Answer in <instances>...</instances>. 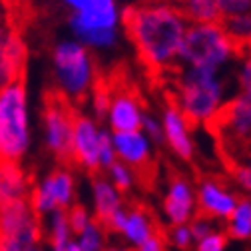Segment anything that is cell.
<instances>
[{
  "label": "cell",
  "mask_w": 251,
  "mask_h": 251,
  "mask_svg": "<svg viewBox=\"0 0 251 251\" xmlns=\"http://www.w3.org/2000/svg\"><path fill=\"white\" fill-rule=\"evenodd\" d=\"M237 86H239V92L247 94L251 96V44L243 46L241 54H239V60H237Z\"/></svg>",
  "instance_id": "obj_28"
},
{
  "label": "cell",
  "mask_w": 251,
  "mask_h": 251,
  "mask_svg": "<svg viewBox=\"0 0 251 251\" xmlns=\"http://www.w3.org/2000/svg\"><path fill=\"white\" fill-rule=\"evenodd\" d=\"M168 247L174 251H194L196 237L192 233L190 224H181V226H168L164 233Z\"/></svg>",
  "instance_id": "obj_25"
},
{
  "label": "cell",
  "mask_w": 251,
  "mask_h": 251,
  "mask_svg": "<svg viewBox=\"0 0 251 251\" xmlns=\"http://www.w3.org/2000/svg\"><path fill=\"white\" fill-rule=\"evenodd\" d=\"M108 126H102L94 116L80 114L74 120V136H72V151L70 158L74 164L88 172L102 170V144L108 134Z\"/></svg>",
  "instance_id": "obj_9"
},
{
  "label": "cell",
  "mask_w": 251,
  "mask_h": 251,
  "mask_svg": "<svg viewBox=\"0 0 251 251\" xmlns=\"http://www.w3.org/2000/svg\"><path fill=\"white\" fill-rule=\"evenodd\" d=\"M30 181L26 172L16 162H2V172H0V201H18L30 198Z\"/></svg>",
  "instance_id": "obj_21"
},
{
  "label": "cell",
  "mask_w": 251,
  "mask_h": 251,
  "mask_svg": "<svg viewBox=\"0 0 251 251\" xmlns=\"http://www.w3.org/2000/svg\"><path fill=\"white\" fill-rule=\"evenodd\" d=\"M114 150L118 162H124L136 172H140L151 164L153 142L142 130L118 132L114 134Z\"/></svg>",
  "instance_id": "obj_16"
},
{
  "label": "cell",
  "mask_w": 251,
  "mask_h": 251,
  "mask_svg": "<svg viewBox=\"0 0 251 251\" xmlns=\"http://www.w3.org/2000/svg\"><path fill=\"white\" fill-rule=\"evenodd\" d=\"M32 146L26 86L16 80L0 90V153L2 162L20 164Z\"/></svg>",
  "instance_id": "obj_4"
},
{
  "label": "cell",
  "mask_w": 251,
  "mask_h": 251,
  "mask_svg": "<svg viewBox=\"0 0 251 251\" xmlns=\"http://www.w3.org/2000/svg\"><path fill=\"white\" fill-rule=\"evenodd\" d=\"M26 64V46L22 38L10 30L2 32V46H0V78L2 86L16 82Z\"/></svg>",
  "instance_id": "obj_18"
},
{
  "label": "cell",
  "mask_w": 251,
  "mask_h": 251,
  "mask_svg": "<svg viewBox=\"0 0 251 251\" xmlns=\"http://www.w3.org/2000/svg\"><path fill=\"white\" fill-rule=\"evenodd\" d=\"M76 241L84 251H108V233H106V226L98 219L82 229L80 233H76Z\"/></svg>",
  "instance_id": "obj_24"
},
{
  "label": "cell",
  "mask_w": 251,
  "mask_h": 251,
  "mask_svg": "<svg viewBox=\"0 0 251 251\" xmlns=\"http://www.w3.org/2000/svg\"><path fill=\"white\" fill-rule=\"evenodd\" d=\"M144 116H146V112H144L140 100L134 96V94L120 90V92L112 94L110 112H108V118L104 122L114 134L134 132V130L142 128Z\"/></svg>",
  "instance_id": "obj_15"
},
{
  "label": "cell",
  "mask_w": 251,
  "mask_h": 251,
  "mask_svg": "<svg viewBox=\"0 0 251 251\" xmlns=\"http://www.w3.org/2000/svg\"><path fill=\"white\" fill-rule=\"evenodd\" d=\"M68 211V219H70V224H72V229L76 231V233H80L82 229H86L94 219V211L92 209H88L86 205H82V203H74L70 209H66Z\"/></svg>",
  "instance_id": "obj_32"
},
{
  "label": "cell",
  "mask_w": 251,
  "mask_h": 251,
  "mask_svg": "<svg viewBox=\"0 0 251 251\" xmlns=\"http://www.w3.org/2000/svg\"><path fill=\"white\" fill-rule=\"evenodd\" d=\"M235 60H239L237 42L226 30L224 22L190 26L179 52L181 68L226 72Z\"/></svg>",
  "instance_id": "obj_3"
},
{
  "label": "cell",
  "mask_w": 251,
  "mask_h": 251,
  "mask_svg": "<svg viewBox=\"0 0 251 251\" xmlns=\"http://www.w3.org/2000/svg\"><path fill=\"white\" fill-rule=\"evenodd\" d=\"M155 233H158V226H155L150 211H146L144 207H128V219H126V226L120 233L126 245L140 247Z\"/></svg>",
  "instance_id": "obj_19"
},
{
  "label": "cell",
  "mask_w": 251,
  "mask_h": 251,
  "mask_svg": "<svg viewBox=\"0 0 251 251\" xmlns=\"http://www.w3.org/2000/svg\"><path fill=\"white\" fill-rule=\"evenodd\" d=\"M224 153L237 166L251 155V96L237 92L213 124Z\"/></svg>",
  "instance_id": "obj_6"
},
{
  "label": "cell",
  "mask_w": 251,
  "mask_h": 251,
  "mask_svg": "<svg viewBox=\"0 0 251 251\" xmlns=\"http://www.w3.org/2000/svg\"><path fill=\"white\" fill-rule=\"evenodd\" d=\"M124 26L144 64L151 70H168L179 64V52L192 22L174 4L148 2L126 10Z\"/></svg>",
  "instance_id": "obj_1"
},
{
  "label": "cell",
  "mask_w": 251,
  "mask_h": 251,
  "mask_svg": "<svg viewBox=\"0 0 251 251\" xmlns=\"http://www.w3.org/2000/svg\"><path fill=\"white\" fill-rule=\"evenodd\" d=\"M226 233L235 241L251 239V198H241L233 213L226 222Z\"/></svg>",
  "instance_id": "obj_22"
},
{
  "label": "cell",
  "mask_w": 251,
  "mask_h": 251,
  "mask_svg": "<svg viewBox=\"0 0 251 251\" xmlns=\"http://www.w3.org/2000/svg\"><path fill=\"white\" fill-rule=\"evenodd\" d=\"M42 239H18V237H2L0 251H44Z\"/></svg>",
  "instance_id": "obj_34"
},
{
  "label": "cell",
  "mask_w": 251,
  "mask_h": 251,
  "mask_svg": "<svg viewBox=\"0 0 251 251\" xmlns=\"http://www.w3.org/2000/svg\"><path fill=\"white\" fill-rule=\"evenodd\" d=\"M181 10L192 24H209L224 20L217 0H181Z\"/></svg>",
  "instance_id": "obj_23"
},
{
  "label": "cell",
  "mask_w": 251,
  "mask_h": 251,
  "mask_svg": "<svg viewBox=\"0 0 251 251\" xmlns=\"http://www.w3.org/2000/svg\"><path fill=\"white\" fill-rule=\"evenodd\" d=\"M74 120L76 116L66 106V102L52 100L44 108L42 114V134L44 146L56 158H70L72 151V136H74Z\"/></svg>",
  "instance_id": "obj_10"
},
{
  "label": "cell",
  "mask_w": 251,
  "mask_h": 251,
  "mask_svg": "<svg viewBox=\"0 0 251 251\" xmlns=\"http://www.w3.org/2000/svg\"><path fill=\"white\" fill-rule=\"evenodd\" d=\"M229 96L226 72L181 68L176 84V104L192 124L211 126L224 114Z\"/></svg>",
  "instance_id": "obj_2"
},
{
  "label": "cell",
  "mask_w": 251,
  "mask_h": 251,
  "mask_svg": "<svg viewBox=\"0 0 251 251\" xmlns=\"http://www.w3.org/2000/svg\"><path fill=\"white\" fill-rule=\"evenodd\" d=\"M30 203L40 217L70 209L76 203V177L68 168H58L44 176L30 192Z\"/></svg>",
  "instance_id": "obj_8"
},
{
  "label": "cell",
  "mask_w": 251,
  "mask_h": 251,
  "mask_svg": "<svg viewBox=\"0 0 251 251\" xmlns=\"http://www.w3.org/2000/svg\"><path fill=\"white\" fill-rule=\"evenodd\" d=\"M70 12H90V10H104L120 6L118 0H60Z\"/></svg>",
  "instance_id": "obj_30"
},
{
  "label": "cell",
  "mask_w": 251,
  "mask_h": 251,
  "mask_svg": "<svg viewBox=\"0 0 251 251\" xmlns=\"http://www.w3.org/2000/svg\"><path fill=\"white\" fill-rule=\"evenodd\" d=\"M0 231H2V237L44 239L42 217L34 211L30 200L2 203V211H0Z\"/></svg>",
  "instance_id": "obj_12"
},
{
  "label": "cell",
  "mask_w": 251,
  "mask_h": 251,
  "mask_svg": "<svg viewBox=\"0 0 251 251\" xmlns=\"http://www.w3.org/2000/svg\"><path fill=\"white\" fill-rule=\"evenodd\" d=\"M140 130H142L153 144H164V124H162V118L146 112Z\"/></svg>",
  "instance_id": "obj_33"
},
{
  "label": "cell",
  "mask_w": 251,
  "mask_h": 251,
  "mask_svg": "<svg viewBox=\"0 0 251 251\" xmlns=\"http://www.w3.org/2000/svg\"><path fill=\"white\" fill-rule=\"evenodd\" d=\"M227 241L229 235L226 233V229H215L213 233L205 235L203 239H198L194 245V251H227Z\"/></svg>",
  "instance_id": "obj_29"
},
{
  "label": "cell",
  "mask_w": 251,
  "mask_h": 251,
  "mask_svg": "<svg viewBox=\"0 0 251 251\" xmlns=\"http://www.w3.org/2000/svg\"><path fill=\"white\" fill-rule=\"evenodd\" d=\"M106 176H108V179L118 187L122 194L130 192L132 187L136 185V170L130 168L128 164H124V162H114L106 170Z\"/></svg>",
  "instance_id": "obj_27"
},
{
  "label": "cell",
  "mask_w": 251,
  "mask_h": 251,
  "mask_svg": "<svg viewBox=\"0 0 251 251\" xmlns=\"http://www.w3.org/2000/svg\"><path fill=\"white\" fill-rule=\"evenodd\" d=\"M190 227H192V233H194L196 241H198V239H203L205 235H209V233H213V231L217 229L215 219H211V217H207V215H203V213H198V215L192 219Z\"/></svg>",
  "instance_id": "obj_35"
},
{
  "label": "cell",
  "mask_w": 251,
  "mask_h": 251,
  "mask_svg": "<svg viewBox=\"0 0 251 251\" xmlns=\"http://www.w3.org/2000/svg\"><path fill=\"white\" fill-rule=\"evenodd\" d=\"M138 249H140V251H168L170 247H168V241H166L164 235L155 233L153 237H150V239H148L144 245H140Z\"/></svg>",
  "instance_id": "obj_39"
},
{
  "label": "cell",
  "mask_w": 251,
  "mask_h": 251,
  "mask_svg": "<svg viewBox=\"0 0 251 251\" xmlns=\"http://www.w3.org/2000/svg\"><path fill=\"white\" fill-rule=\"evenodd\" d=\"M110 104H112V94L104 88H96L92 92L90 98V106H92V116L96 120H106L108 112H110Z\"/></svg>",
  "instance_id": "obj_31"
},
{
  "label": "cell",
  "mask_w": 251,
  "mask_h": 251,
  "mask_svg": "<svg viewBox=\"0 0 251 251\" xmlns=\"http://www.w3.org/2000/svg\"><path fill=\"white\" fill-rule=\"evenodd\" d=\"M224 18L251 12V0H217Z\"/></svg>",
  "instance_id": "obj_37"
},
{
  "label": "cell",
  "mask_w": 251,
  "mask_h": 251,
  "mask_svg": "<svg viewBox=\"0 0 251 251\" xmlns=\"http://www.w3.org/2000/svg\"><path fill=\"white\" fill-rule=\"evenodd\" d=\"M126 219H128V207H122L120 211H116L112 217H110V222L106 224V227L112 231V233H122L124 226H126Z\"/></svg>",
  "instance_id": "obj_38"
},
{
  "label": "cell",
  "mask_w": 251,
  "mask_h": 251,
  "mask_svg": "<svg viewBox=\"0 0 251 251\" xmlns=\"http://www.w3.org/2000/svg\"><path fill=\"white\" fill-rule=\"evenodd\" d=\"M52 74L58 92L64 98L80 100L96 90V62L92 50L72 36L54 46Z\"/></svg>",
  "instance_id": "obj_5"
},
{
  "label": "cell",
  "mask_w": 251,
  "mask_h": 251,
  "mask_svg": "<svg viewBox=\"0 0 251 251\" xmlns=\"http://www.w3.org/2000/svg\"><path fill=\"white\" fill-rule=\"evenodd\" d=\"M162 124H164V144L177 155L179 160L190 162L196 155V140L192 134V122L179 110L176 102L164 106L162 110Z\"/></svg>",
  "instance_id": "obj_13"
},
{
  "label": "cell",
  "mask_w": 251,
  "mask_h": 251,
  "mask_svg": "<svg viewBox=\"0 0 251 251\" xmlns=\"http://www.w3.org/2000/svg\"><path fill=\"white\" fill-rule=\"evenodd\" d=\"M233 177H235V183L251 198V155L233 168Z\"/></svg>",
  "instance_id": "obj_36"
},
{
  "label": "cell",
  "mask_w": 251,
  "mask_h": 251,
  "mask_svg": "<svg viewBox=\"0 0 251 251\" xmlns=\"http://www.w3.org/2000/svg\"><path fill=\"white\" fill-rule=\"evenodd\" d=\"M200 213L198 205V187L185 177H174L168 181L164 200H162V217L168 226L192 224V219Z\"/></svg>",
  "instance_id": "obj_11"
},
{
  "label": "cell",
  "mask_w": 251,
  "mask_h": 251,
  "mask_svg": "<svg viewBox=\"0 0 251 251\" xmlns=\"http://www.w3.org/2000/svg\"><path fill=\"white\" fill-rule=\"evenodd\" d=\"M42 233L50 251H66L68 245L76 239V231L68 219V211H54L42 217Z\"/></svg>",
  "instance_id": "obj_20"
},
{
  "label": "cell",
  "mask_w": 251,
  "mask_h": 251,
  "mask_svg": "<svg viewBox=\"0 0 251 251\" xmlns=\"http://www.w3.org/2000/svg\"><path fill=\"white\" fill-rule=\"evenodd\" d=\"M224 26L237 44H251V12L224 18Z\"/></svg>",
  "instance_id": "obj_26"
},
{
  "label": "cell",
  "mask_w": 251,
  "mask_h": 251,
  "mask_svg": "<svg viewBox=\"0 0 251 251\" xmlns=\"http://www.w3.org/2000/svg\"><path fill=\"white\" fill-rule=\"evenodd\" d=\"M66 251H84V249H82V247L78 245V241L74 239V241H72V243L68 245V249H66Z\"/></svg>",
  "instance_id": "obj_40"
},
{
  "label": "cell",
  "mask_w": 251,
  "mask_h": 251,
  "mask_svg": "<svg viewBox=\"0 0 251 251\" xmlns=\"http://www.w3.org/2000/svg\"><path fill=\"white\" fill-rule=\"evenodd\" d=\"M122 22L124 14L120 6L68 14L70 36L80 40L92 52L114 50L122 38Z\"/></svg>",
  "instance_id": "obj_7"
},
{
  "label": "cell",
  "mask_w": 251,
  "mask_h": 251,
  "mask_svg": "<svg viewBox=\"0 0 251 251\" xmlns=\"http://www.w3.org/2000/svg\"><path fill=\"white\" fill-rule=\"evenodd\" d=\"M196 187L200 213L215 219V222L226 224L241 200L231 187H227L219 179H201Z\"/></svg>",
  "instance_id": "obj_14"
},
{
  "label": "cell",
  "mask_w": 251,
  "mask_h": 251,
  "mask_svg": "<svg viewBox=\"0 0 251 251\" xmlns=\"http://www.w3.org/2000/svg\"><path fill=\"white\" fill-rule=\"evenodd\" d=\"M108 251H140L138 247H112Z\"/></svg>",
  "instance_id": "obj_41"
},
{
  "label": "cell",
  "mask_w": 251,
  "mask_h": 251,
  "mask_svg": "<svg viewBox=\"0 0 251 251\" xmlns=\"http://www.w3.org/2000/svg\"><path fill=\"white\" fill-rule=\"evenodd\" d=\"M90 201L94 217L104 226L110 222V217L120 211L124 205V194L108 179V176H98L90 183Z\"/></svg>",
  "instance_id": "obj_17"
}]
</instances>
